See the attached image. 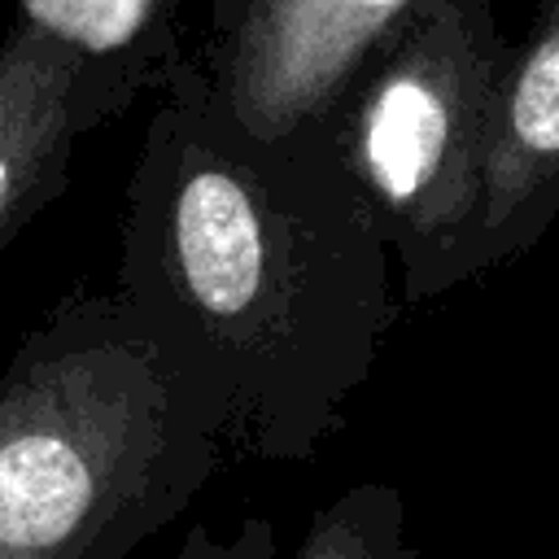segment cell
<instances>
[{
  "label": "cell",
  "instance_id": "obj_1",
  "mask_svg": "<svg viewBox=\"0 0 559 559\" xmlns=\"http://www.w3.org/2000/svg\"><path fill=\"white\" fill-rule=\"evenodd\" d=\"M153 87L114 297L227 454L301 463L380 358L393 258L328 122L262 140L183 52Z\"/></svg>",
  "mask_w": 559,
  "mask_h": 559
},
{
  "label": "cell",
  "instance_id": "obj_2",
  "mask_svg": "<svg viewBox=\"0 0 559 559\" xmlns=\"http://www.w3.org/2000/svg\"><path fill=\"white\" fill-rule=\"evenodd\" d=\"M227 450L114 293H70L0 376V559H131Z\"/></svg>",
  "mask_w": 559,
  "mask_h": 559
},
{
  "label": "cell",
  "instance_id": "obj_3",
  "mask_svg": "<svg viewBox=\"0 0 559 559\" xmlns=\"http://www.w3.org/2000/svg\"><path fill=\"white\" fill-rule=\"evenodd\" d=\"M511 39L493 0H411L328 114L397 266L402 301L472 280L493 92Z\"/></svg>",
  "mask_w": 559,
  "mask_h": 559
},
{
  "label": "cell",
  "instance_id": "obj_4",
  "mask_svg": "<svg viewBox=\"0 0 559 559\" xmlns=\"http://www.w3.org/2000/svg\"><path fill=\"white\" fill-rule=\"evenodd\" d=\"M411 0H210L201 66L227 114L262 135L319 127Z\"/></svg>",
  "mask_w": 559,
  "mask_h": 559
},
{
  "label": "cell",
  "instance_id": "obj_5",
  "mask_svg": "<svg viewBox=\"0 0 559 559\" xmlns=\"http://www.w3.org/2000/svg\"><path fill=\"white\" fill-rule=\"evenodd\" d=\"M135 96L140 83L31 17L0 35V253L66 192L79 135L122 114Z\"/></svg>",
  "mask_w": 559,
  "mask_h": 559
},
{
  "label": "cell",
  "instance_id": "obj_6",
  "mask_svg": "<svg viewBox=\"0 0 559 559\" xmlns=\"http://www.w3.org/2000/svg\"><path fill=\"white\" fill-rule=\"evenodd\" d=\"M559 214V0L511 44L485 140L472 280L524 258Z\"/></svg>",
  "mask_w": 559,
  "mask_h": 559
},
{
  "label": "cell",
  "instance_id": "obj_7",
  "mask_svg": "<svg viewBox=\"0 0 559 559\" xmlns=\"http://www.w3.org/2000/svg\"><path fill=\"white\" fill-rule=\"evenodd\" d=\"M293 559H415L402 489L362 480L314 511Z\"/></svg>",
  "mask_w": 559,
  "mask_h": 559
}]
</instances>
